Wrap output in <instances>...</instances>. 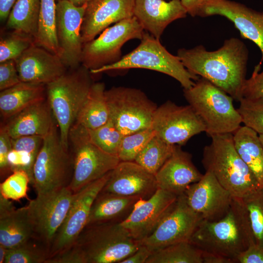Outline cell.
I'll list each match as a JSON object with an SVG mask.
<instances>
[{"instance_id": "6da1fadb", "label": "cell", "mask_w": 263, "mask_h": 263, "mask_svg": "<svg viewBox=\"0 0 263 263\" xmlns=\"http://www.w3.org/2000/svg\"><path fill=\"white\" fill-rule=\"evenodd\" d=\"M177 56L191 74L203 77L240 101L246 80L248 50L240 39L225 40L218 49L208 51L202 45L180 48Z\"/></svg>"}, {"instance_id": "7a4b0ae2", "label": "cell", "mask_w": 263, "mask_h": 263, "mask_svg": "<svg viewBox=\"0 0 263 263\" xmlns=\"http://www.w3.org/2000/svg\"><path fill=\"white\" fill-rule=\"evenodd\" d=\"M119 222L87 225L75 243L46 263H120L140 246Z\"/></svg>"}, {"instance_id": "3957f363", "label": "cell", "mask_w": 263, "mask_h": 263, "mask_svg": "<svg viewBox=\"0 0 263 263\" xmlns=\"http://www.w3.org/2000/svg\"><path fill=\"white\" fill-rule=\"evenodd\" d=\"M189 242L203 251L236 258L255 243L246 209L242 199L233 198L230 207L221 218L203 219Z\"/></svg>"}, {"instance_id": "277c9868", "label": "cell", "mask_w": 263, "mask_h": 263, "mask_svg": "<svg viewBox=\"0 0 263 263\" xmlns=\"http://www.w3.org/2000/svg\"><path fill=\"white\" fill-rule=\"evenodd\" d=\"M203 151L202 165L235 198L242 199L260 188L258 181L238 153L232 133L210 136Z\"/></svg>"}, {"instance_id": "5b68a950", "label": "cell", "mask_w": 263, "mask_h": 263, "mask_svg": "<svg viewBox=\"0 0 263 263\" xmlns=\"http://www.w3.org/2000/svg\"><path fill=\"white\" fill-rule=\"evenodd\" d=\"M187 101L201 118L210 137L233 133L242 123L232 97L207 79L199 77L188 89H183Z\"/></svg>"}, {"instance_id": "8992f818", "label": "cell", "mask_w": 263, "mask_h": 263, "mask_svg": "<svg viewBox=\"0 0 263 263\" xmlns=\"http://www.w3.org/2000/svg\"><path fill=\"white\" fill-rule=\"evenodd\" d=\"M90 70L81 65L47 84V100L58 129L63 147L69 150L70 131L93 84Z\"/></svg>"}, {"instance_id": "52a82bcc", "label": "cell", "mask_w": 263, "mask_h": 263, "mask_svg": "<svg viewBox=\"0 0 263 263\" xmlns=\"http://www.w3.org/2000/svg\"><path fill=\"white\" fill-rule=\"evenodd\" d=\"M145 69L167 75L178 81L183 89H188L199 76L190 73L180 58L169 53L159 39L144 32L141 42L134 50L117 61L99 68L91 70V75L115 70Z\"/></svg>"}, {"instance_id": "ba28073f", "label": "cell", "mask_w": 263, "mask_h": 263, "mask_svg": "<svg viewBox=\"0 0 263 263\" xmlns=\"http://www.w3.org/2000/svg\"><path fill=\"white\" fill-rule=\"evenodd\" d=\"M71 147L73 174L68 188L75 194L89 184L113 170L120 160L91 140L87 129L75 122L69 135Z\"/></svg>"}, {"instance_id": "9c48e42d", "label": "cell", "mask_w": 263, "mask_h": 263, "mask_svg": "<svg viewBox=\"0 0 263 263\" xmlns=\"http://www.w3.org/2000/svg\"><path fill=\"white\" fill-rule=\"evenodd\" d=\"M73 174L71 153L61 144L56 124L43 138L33 170L37 194L68 187Z\"/></svg>"}, {"instance_id": "30bf717a", "label": "cell", "mask_w": 263, "mask_h": 263, "mask_svg": "<svg viewBox=\"0 0 263 263\" xmlns=\"http://www.w3.org/2000/svg\"><path fill=\"white\" fill-rule=\"evenodd\" d=\"M110 119L124 135L151 127L156 104L141 90L113 87L105 91Z\"/></svg>"}, {"instance_id": "8fae6325", "label": "cell", "mask_w": 263, "mask_h": 263, "mask_svg": "<svg viewBox=\"0 0 263 263\" xmlns=\"http://www.w3.org/2000/svg\"><path fill=\"white\" fill-rule=\"evenodd\" d=\"M144 32L135 17L114 23L83 44L81 65L91 70L117 61L124 44L131 39L141 40Z\"/></svg>"}, {"instance_id": "7c38bea8", "label": "cell", "mask_w": 263, "mask_h": 263, "mask_svg": "<svg viewBox=\"0 0 263 263\" xmlns=\"http://www.w3.org/2000/svg\"><path fill=\"white\" fill-rule=\"evenodd\" d=\"M75 194L68 187L38 194L27 205L34 237L50 249L55 237L64 222Z\"/></svg>"}, {"instance_id": "4fadbf2b", "label": "cell", "mask_w": 263, "mask_h": 263, "mask_svg": "<svg viewBox=\"0 0 263 263\" xmlns=\"http://www.w3.org/2000/svg\"><path fill=\"white\" fill-rule=\"evenodd\" d=\"M151 127L156 135L167 143L180 146L206 132L204 124L189 105L179 106L170 100L157 107Z\"/></svg>"}, {"instance_id": "5bb4252c", "label": "cell", "mask_w": 263, "mask_h": 263, "mask_svg": "<svg viewBox=\"0 0 263 263\" xmlns=\"http://www.w3.org/2000/svg\"><path fill=\"white\" fill-rule=\"evenodd\" d=\"M203 220L187 202L184 193L178 196L170 210L153 232L140 241L153 251L178 243L189 241Z\"/></svg>"}, {"instance_id": "9a60e30c", "label": "cell", "mask_w": 263, "mask_h": 263, "mask_svg": "<svg viewBox=\"0 0 263 263\" xmlns=\"http://www.w3.org/2000/svg\"><path fill=\"white\" fill-rule=\"evenodd\" d=\"M110 173L75 194L65 220L51 245L49 259L65 251L75 243L87 225L93 202L106 184Z\"/></svg>"}, {"instance_id": "2e32d148", "label": "cell", "mask_w": 263, "mask_h": 263, "mask_svg": "<svg viewBox=\"0 0 263 263\" xmlns=\"http://www.w3.org/2000/svg\"><path fill=\"white\" fill-rule=\"evenodd\" d=\"M87 4L77 6L66 0L56 2V26L59 57L67 69L81 64L84 44L81 28Z\"/></svg>"}, {"instance_id": "e0dca14e", "label": "cell", "mask_w": 263, "mask_h": 263, "mask_svg": "<svg viewBox=\"0 0 263 263\" xmlns=\"http://www.w3.org/2000/svg\"><path fill=\"white\" fill-rule=\"evenodd\" d=\"M184 194L190 207L208 221L223 217L234 198L209 171H206L198 181L190 185Z\"/></svg>"}, {"instance_id": "ac0fdd59", "label": "cell", "mask_w": 263, "mask_h": 263, "mask_svg": "<svg viewBox=\"0 0 263 263\" xmlns=\"http://www.w3.org/2000/svg\"><path fill=\"white\" fill-rule=\"evenodd\" d=\"M219 15L231 21L241 36L253 42L259 48L263 61V11H257L238 2L230 0H207L199 16Z\"/></svg>"}, {"instance_id": "d6986e66", "label": "cell", "mask_w": 263, "mask_h": 263, "mask_svg": "<svg viewBox=\"0 0 263 263\" xmlns=\"http://www.w3.org/2000/svg\"><path fill=\"white\" fill-rule=\"evenodd\" d=\"M177 197L158 188L148 199L140 200L120 223L133 238L141 241L155 229L172 208Z\"/></svg>"}, {"instance_id": "ffe728a7", "label": "cell", "mask_w": 263, "mask_h": 263, "mask_svg": "<svg viewBox=\"0 0 263 263\" xmlns=\"http://www.w3.org/2000/svg\"><path fill=\"white\" fill-rule=\"evenodd\" d=\"M158 188L154 175L135 161H120L111 171L102 190L147 199Z\"/></svg>"}, {"instance_id": "44dd1931", "label": "cell", "mask_w": 263, "mask_h": 263, "mask_svg": "<svg viewBox=\"0 0 263 263\" xmlns=\"http://www.w3.org/2000/svg\"><path fill=\"white\" fill-rule=\"evenodd\" d=\"M135 0H90L81 28L83 44L113 23L134 17Z\"/></svg>"}, {"instance_id": "7402d4cb", "label": "cell", "mask_w": 263, "mask_h": 263, "mask_svg": "<svg viewBox=\"0 0 263 263\" xmlns=\"http://www.w3.org/2000/svg\"><path fill=\"white\" fill-rule=\"evenodd\" d=\"M15 62L19 78L24 82L46 85L67 70L58 56L35 44L27 49Z\"/></svg>"}, {"instance_id": "603a6c76", "label": "cell", "mask_w": 263, "mask_h": 263, "mask_svg": "<svg viewBox=\"0 0 263 263\" xmlns=\"http://www.w3.org/2000/svg\"><path fill=\"white\" fill-rule=\"evenodd\" d=\"M203 175L192 161L191 155L176 145L171 156L155 174L158 188L177 196L184 193Z\"/></svg>"}, {"instance_id": "cb8c5ba5", "label": "cell", "mask_w": 263, "mask_h": 263, "mask_svg": "<svg viewBox=\"0 0 263 263\" xmlns=\"http://www.w3.org/2000/svg\"><path fill=\"white\" fill-rule=\"evenodd\" d=\"M187 14L180 0H135L134 17L144 30L159 39L170 23Z\"/></svg>"}, {"instance_id": "d4e9b609", "label": "cell", "mask_w": 263, "mask_h": 263, "mask_svg": "<svg viewBox=\"0 0 263 263\" xmlns=\"http://www.w3.org/2000/svg\"><path fill=\"white\" fill-rule=\"evenodd\" d=\"M45 99L34 103L7 119L2 127L11 138L28 135L45 137L55 124Z\"/></svg>"}, {"instance_id": "484cf974", "label": "cell", "mask_w": 263, "mask_h": 263, "mask_svg": "<svg viewBox=\"0 0 263 263\" xmlns=\"http://www.w3.org/2000/svg\"><path fill=\"white\" fill-rule=\"evenodd\" d=\"M34 237L27 206L16 208L0 194V245L16 247Z\"/></svg>"}, {"instance_id": "4316f807", "label": "cell", "mask_w": 263, "mask_h": 263, "mask_svg": "<svg viewBox=\"0 0 263 263\" xmlns=\"http://www.w3.org/2000/svg\"><path fill=\"white\" fill-rule=\"evenodd\" d=\"M141 199L101 190L92 205L87 225L124 220Z\"/></svg>"}, {"instance_id": "83f0119b", "label": "cell", "mask_w": 263, "mask_h": 263, "mask_svg": "<svg viewBox=\"0 0 263 263\" xmlns=\"http://www.w3.org/2000/svg\"><path fill=\"white\" fill-rule=\"evenodd\" d=\"M46 85L20 82L0 91V112L8 119L28 106L45 99Z\"/></svg>"}, {"instance_id": "f1b7e54d", "label": "cell", "mask_w": 263, "mask_h": 263, "mask_svg": "<svg viewBox=\"0 0 263 263\" xmlns=\"http://www.w3.org/2000/svg\"><path fill=\"white\" fill-rule=\"evenodd\" d=\"M232 134L240 156L263 187V146L259 134L246 126H241Z\"/></svg>"}, {"instance_id": "f546056e", "label": "cell", "mask_w": 263, "mask_h": 263, "mask_svg": "<svg viewBox=\"0 0 263 263\" xmlns=\"http://www.w3.org/2000/svg\"><path fill=\"white\" fill-rule=\"evenodd\" d=\"M105 91L104 83H93L75 122L86 129H94L109 120V111Z\"/></svg>"}, {"instance_id": "4dcf8cb0", "label": "cell", "mask_w": 263, "mask_h": 263, "mask_svg": "<svg viewBox=\"0 0 263 263\" xmlns=\"http://www.w3.org/2000/svg\"><path fill=\"white\" fill-rule=\"evenodd\" d=\"M40 0H17L7 20L8 28L35 39L38 29Z\"/></svg>"}, {"instance_id": "1f68e13d", "label": "cell", "mask_w": 263, "mask_h": 263, "mask_svg": "<svg viewBox=\"0 0 263 263\" xmlns=\"http://www.w3.org/2000/svg\"><path fill=\"white\" fill-rule=\"evenodd\" d=\"M56 0H40L38 29L35 44L59 57L56 25Z\"/></svg>"}, {"instance_id": "d6a6232c", "label": "cell", "mask_w": 263, "mask_h": 263, "mask_svg": "<svg viewBox=\"0 0 263 263\" xmlns=\"http://www.w3.org/2000/svg\"><path fill=\"white\" fill-rule=\"evenodd\" d=\"M146 263H203V251L189 241L152 251Z\"/></svg>"}, {"instance_id": "836d02e7", "label": "cell", "mask_w": 263, "mask_h": 263, "mask_svg": "<svg viewBox=\"0 0 263 263\" xmlns=\"http://www.w3.org/2000/svg\"><path fill=\"white\" fill-rule=\"evenodd\" d=\"M175 146L155 135L139 153L134 161L155 175L171 156Z\"/></svg>"}, {"instance_id": "e575fe53", "label": "cell", "mask_w": 263, "mask_h": 263, "mask_svg": "<svg viewBox=\"0 0 263 263\" xmlns=\"http://www.w3.org/2000/svg\"><path fill=\"white\" fill-rule=\"evenodd\" d=\"M49 254V247L33 237L16 247L8 249L4 263H46Z\"/></svg>"}, {"instance_id": "d590c367", "label": "cell", "mask_w": 263, "mask_h": 263, "mask_svg": "<svg viewBox=\"0 0 263 263\" xmlns=\"http://www.w3.org/2000/svg\"><path fill=\"white\" fill-rule=\"evenodd\" d=\"M241 199L248 214L255 243L263 247V187Z\"/></svg>"}, {"instance_id": "8d00e7d4", "label": "cell", "mask_w": 263, "mask_h": 263, "mask_svg": "<svg viewBox=\"0 0 263 263\" xmlns=\"http://www.w3.org/2000/svg\"><path fill=\"white\" fill-rule=\"evenodd\" d=\"M87 129L91 141L103 151L117 155L124 135L110 119L94 129Z\"/></svg>"}, {"instance_id": "74e56055", "label": "cell", "mask_w": 263, "mask_h": 263, "mask_svg": "<svg viewBox=\"0 0 263 263\" xmlns=\"http://www.w3.org/2000/svg\"><path fill=\"white\" fill-rule=\"evenodd\" d=\"M155 135L151 127L124 135L117 154L120 161H134L139 153Z\"/></svg>"}, {"instance_id": "f35d334b", "label": "cell", "mask_w": 263, "mask_h": 263, "mask_svg": "<svg viewBox=\"0 0 263 263\" xmlns=\"http://www.w3.org/2000/svg\"><path fill=\"white\" fill-rule=\"evenodd\" d=\"M34 44V38L13 30L9 35L0 38V62L16 60Z\"/></svg>"}, {"instance_id": "ab89813d", "label": "cell", "mask_w": 263, "mask_h": 263, "mask_svg": "<svg viewBox=\"0 0 263 263\" xmlns=\"http://www.w3.org/2000/svg\"><path fill=\"white\" fill-rule=\"evenodd\" d=\"M237 109L242 123L258 134H263V96L257 98H242Z\"/></svg>"}, {"instance_id": "60d3db41", "label": "cell", "mask_w": 263, "mask_h": 263, "mask_svg": "<svg viewBox=\"0 0 263 263\" xmlns=\"http://www.w3.org/2000/svg\"><path fill=\"white\" fill-rule=\"evenodd\" d=\"M30 179L28 174L23 170L12 172L0 184V194L5 198L19 200L27 196Z\"/></svg>"}, {"instance_id": "b9f144b4", "label": "cell", "mask_w": 263, "mask_h": 263, "mask_svg": "<svg viewBox=\"0 0 263 263\" xmlns=\"http://www.w3.org/2000/svg\"><path fill=\"white\" fill-rule=\"evenodd\" d=\"M261 65L255 66L252 75L246 79L242 88L243 98H257L263 96V71L259 73Z\"/></svg>"}, {"instance_id": "7bdbcfd3", "label": "cell", "mask_w": 263, "mask_h": 263, "mask_svg": "<svg viewBox=\"0 0 263 263\" xmlns=\"http://www.w3.org/2000/svg\"><path fill=\"white\" fill-rule=\"evenodd\" d=\"M21 81L15 60H7L0 64V90L11 88Z\"/></svg>"}, {"instance_id": "ee69618b", "label": "cell", "mask_w": 263, "mask_h": 263, "mask_svg": "<svg viewBox=\"0 0 263 263\" xmlns=\"http://www.w3.org/2000/svg\"><path fill=\"white\" fill-rule=\"evenodd\" d=\"M43 138L40 136L28 135L11 138L12 147L14 150L27 152L37 157Z\"/></svg>"}, {"instance_id": "f6af8a7d", "label": "cell", "mask_w": 263, "mask_h": 263, "mask_svg": "<svg viewBox=\"0 0 263 263\" xmlns=\"http://www.w3.org/2000/svg\"><path fill=\"white\" fill-rule=\"evenodd\" d=\"M12 149L11 138L2 128L0 130V175L3 176L8 171H11L8 155Z\"/></svg>"}, {"instance_id": "bcb514c9", "label": "cell", "mask_w": 263, "mask_h": 263, "mask_svg": "<svg viewBox=\"0 0 263 263\" xmlns=\"http://www.w3.org/2000/svg\"><path fill=\"white\" fill-rule=\"evenodd\" d=\"M236 263H263V247L256 243H251L236 258Z\"/></svg>"}, {"instance_id": "7dc6e473", "label": "cell", "mask_w": 263, "mask_h": 263, "mask_svg": "<svg viewBox=\"0 0 263 263\" xmlns=\"http://www.w3.org/2000/svg\"><path fill=\"white\" fill-rule=\"evenodd\" d=\"M151 253L148 247L141 244L134 252L120 263H146Z\"/></svg>"}, {"instance_id": "c3c4849f", "label": "cell", "mask_w": 263, "mask_h": 263, "mask_svg": "<svg viewBox=\"0 0 263 263\" xmlns=\"http://www.w3.org/2000/svg\"><path fill=\"white\" fill-rule=\"evenodd\" d=\"M207 0H180L187 13L192 17L199 14Z\"/></svg>"}, {"instance_id": "681fc988", "label": "cell", "mask_w": 263, "mask_h": 263, "mask_svg": "<svg viewBox=\"0 0 263 263\" xmlns=\"http://www.w3.org/2000/svg\"><path fill=\"white\" fill-rule=\"evenodd\" d=\"M203 263H235L231 259L205 251H203Z\"/></svg>"}, {"instance_id": "f907efd6", "label": "cell", "mask_w": 263, "mask_h": 263, "mask_svg": "<svg viewBox=\"0 0 263 263\" xmlns=\"http://www.w3.org/2000/svg\"><path fill=\"white\" fill-rule=\"evenodd\" d=\"M17 0H0V19L3 21L7 19Z\"/></svg>"}, {"instance_id": "816d5d0a", "label": "cell", "mask_w": 263, "mask_h": 263, "mask_svg": "<svg viewBox=\"0 0 263 263\" xmlns=\"http://www.w3.org/2000/svg\"><path fill=\"white\" fill-rule=\"evenodd\" d=\"M8 249L0 245V263H4Z\"/></svg>"}, {"instance_id": "f5cc1de1", "label": "cell", "mask_w": 263, "mask_h": 263, "mask_svg": "<svg viewBox=\"0 0 263 263\" xmlns=\"http://www.w3.org/2000/svg\"><path fill=\"white\" fill-rule=\"evenodd\" d=\"M62 0H56V1ZM72 3L73 4L80 6H82L86 3H87L90 0H66Z\"/></svg>"}, {"instance_id": "db71d44e", "label": "cell", "mask_w": 263, "mask_h": 263, "mask_svg": "<svg viewBox=\"0 0 263 263\" xmlns=\"http://www.w3.org/2000/svg\"><path fill=\"white\" fill-rule=\"evenodd\" d=\"M260 141L263 146V134H259Z\"/></svg>"}]
</instances>
